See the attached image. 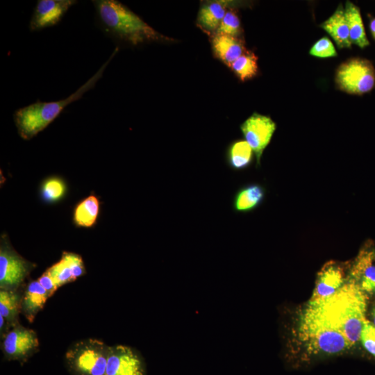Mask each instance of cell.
I'll use <instances>...</instances> for the list:
<instances>
[{
	"instance_id": "obj_1",
	"label": "cell",
	"mask_w": 375,
	"mask_h": 375,
	"mask_svg": "<svg viewBox=\"0 0 375 375\" xmlns=\"http://www.w3.org/2000/svg\"><path fill=\"white\" fill-rule=\"evenodd\" d=\"M297 334L306 354L310 357L335 355L350 349L319 301H309L301 311Z\"/></svg>"
},
{
	"instance_id": "obj_2",
	"label": "cell",
	"mask_w": 375,
	"mask_h": 375,
	"mask_svg": "<svg viewBox=\"0 0 375 375\" xmlns=\"http://www.w3.org/2000/svg\"><path fill=\"white\" fill-rule=\"evenodd\" d=\"M333 326L344 336L349 348L359 340L366 319L367 295L358 283L348 280L332 295L317 300Z\"/></svg>"
},
{
	"instance_id": "obj_3",
	"label": "cell",
	"mask_w": 375,
	"mask_h": 375,
	"mask_svg": "<svg viewBox=\"0 0 375 375\" xmlns=\"http://www.w3.org/2000/svg\"><path fill=\"white\" fill-rule=\"evenodd\" d=\"M92 2L99 24L106 34L112 38L132 45L169 40L120 1L93 0Z\"/></svg>"
},
{
	"instance_id": "obj_4",
	"label": "cell",
	"mask_w": 375,
	"mask_h": 375,
	"mask_svg": "<svg viewBox=\"0 0 375 375\" xmlns=\"http://www.w3.org/2000/svg\"><path fill=\"white\" fill-rule=\"evenodd\" d=\"M116 52L117 49L92 77L67 98L56 101H36L15 110L14 121L19 136L26 140L32 139L54 121L65 107L94 88Z\"/></svg>"
},
{
	"instance_id": "obj_5",
	"label": "cell",
	"mask_w": 375,
	"mask_h": 375,
	"mask_svg": "<svg viewBox=\"0 0 375 375\" xmlns=\"http://www.w3.org/2000/svg\"><path fill=\"white\" fill-rule=\"evenodd\" d=\"M109 346L97 339H85L72 344L65 362L72 375H105Z\"/></svg>"
},
{
	"instance_id": "obj_6",
	"label": "cell",
	"mask_w": 375,
	"mask_h": 375,
	"mask_svg": "<svg viewBox=\"0 0 375 375\" xmlns=\"http://www.w3.org/2000/svg\"><path fill=\"white\" fill-rule=\"evenodd\" d=\"M339 90L351 94L369 92L375 86V69L367 59L352 58L342 62L335 73Z\"/></svg>"
},
{
	"instance_id": "obj_7",
	"label": "cell",
	"mask_w": 375,
	"mask_h": 375,
	"mask_svg": "<svg viewBox=\"0 0 375 375\" xmlns=\"http://www.w3.org/2000/svg\"><path fill=\"white\" fill-rule=\"evenodd\" d=\"M36 267L20 256L3 234L0 246V290H19L25 279Z\"/></svg>"
},
{
	"instance_id": "obj_8",
	"label": "cell",
	"mask_w": 375,
	"mask_h": 375,
	"mask_svg": "<svg viewBox=\"0 0 375 375\" xmlns=\"http://www.w3.org/2000/svg\"><path fill=\"white\" fill-rule=\"evenodd\" d=\"M38 348L36 332L19 324L11 327L2 336L1 349L8 360L25 362Z\"/></svg>"
},
{
	"instance_id": "obj_9",
	"label": "cell",
	"mask_w": 375,
	"mask_h": 375,
	"mask_svg": "<svg viewBox=\"0 0 375 375\" xmlns=\"http://www.w3.org/2000/svg\"><path fill=\"white\" fill-rule=\"evenodd\" d=\"M276 128L275 122L269 117L257 112L253 113L240 125L245 140L256 156V167L260 165L262 153L269 144Z\"/></svg>"
},
{
	"instance_id": "obj_10",
	"label": "cell",
	"mask_w": 375,
	"mask_h": 375,
	"mask_svg": "<svg viewBox=\"0 0 375 375\" xmlns=\"http://www.w3.org/2000/svg\"><path fill=\"white\" fill-rule=\"evenodd\" d=\"M105 375H145L144 362L129 347H109Z\"/></svg>"
},
{
	"instance_id": "obj_11",
	"label": "cell",
	"mask_w": 375,
	"mask_h": 375,
	"mask_svg": "<svg viewBox=\"0 0 375 375\" xmlns=\"http://www.w3.org/2000/svg\"><path fill=\"white\" fill-rule=\"evenodd\" d=\"M75 0H38L29 22L31 31H38L58 24Z\"/></svg>"
},
{
	"instance_id": "obj_12",
	"label": "cell",
	"mask_w": 375,
	"mask_h": 375,
	"mask_svg": "<svg viewBox=\"0 0 375 375\" xmlns=\"http://www.w3.org/2000/svg\"><path fill=\"white\" fill-rule=\"evenodd\" d=\"M349 265L334 260L326 262L317 274L315 287L309 301L326 298L338 290L346 281V269Z\"/></svg>"
},
{
	"instance_id": "obj_13",
	"label": "cell",
	"mask_w": 375,
	"mask_h": 375,
	"mask_svg": "<svg viewBox=\"0 0 375 375\" xmlns=\"http://www.w3.org/2000/svg\"><path fill=\"white\" fill-rule=\"evenodd\" d=\"M46 272L58 288H60L84 275L86 270L80 255L63 251L60 260L49 267Z\"/></svg>"
},
{
	"instance_id": "obj_14",
	"label": "cell",
	"mask_w": 375,
	"mask_h": 375,
	"mask_svg": "<svg viewBox=\"0 0 375 375\" xmlns=\"http://www.w3.org/2000/svg\"><path fill=\"white\" fill-rule=\"evenodd\" d=\"M265 197V188L258 183L241 186L233 198L232 208L236 213H247L258 208Z\"/></svg>"
},
{
	"instance_id": "obj_15",
	"label": "cell",
	"mask_w": 375,
	"mask_h": 375,
	"mask_svg": "<svg viewBox=\"0 0 375 375\" xmlns=\"http://www.w3.org/2000/svg\"><path fill=\"white\" fill-rule=\"evenodd\" d=\"M48 292L38 280L30 281L22 292L21 312L32 323L49 298Z\"/></svg>"
},
{
	"instance_id": "obj_16",
	"label": "cell",
	"mask_w": 375,
	"mask_h": 375,
	"mask_svg": "<svg viewBox=\"0 0 375 375\" xmlns=\"http://www.w3.org/2000/svg\"><path fill=\"white\" fill-rule=\"evenodd\" d=\"M212 48L215 56L228 67L247 51L242 40L226 35L215 34L212 39Z\"/></svg>"
},
{
	"instance_id": "obj_17",
	"label": "cell",
	"mask_w": 375,
	"mask_h": 375,
	"mask_svg": "<svg viewBox=\"0 0 375 375\" xmlns=\"http://www.w3.org/2000/svg\"><path fill=\"white\" fill-rule=\"evenodd\" d=\"M320 26L331 36L340 49L351 48L352 44L349 38L344 8L342 4L338 6L333 14Z\"/></svg>"
},
{
	"instance_id": "obj_18",
	"label": "cell",
	"mask_w": 375,
	"mask_h": 375,
	"mask_svg": "<svg viewBox=\"0 0 375 375\" xmlns=\"http://www.w3.org/2000/svg\"><path fill=\"white\" fill-rule=\"evenodd\" d=\"M230 1H213L203 4L198 13L197 22L207 31H216L225 16L228 8H231Z\"/></svg>"
},
{
	"instance_id": "obj_19",
	"label": "cell",
	"mask_w": 375,
	"mask_h": 375,
	"mask_svg": "<svg viewBox=\"0 0 375 375\" xmlns=\"http://www.w3.org/2000/svg\"><path fill=\"white\" fill-rule=\"evenodd\" d=\"M22 291L0 290V316L6 324V331L19 324L18 318L21 312Z\"/></svg>"
},
{
	"instance_id": "obj_20",
	"label": "cell",
	"mask_w": 375,
	"mask_h": 375,
	"mask_svg": "<svg viewBox=\"0 0 375 375\" xmlns=\"http://www.w3.org/2000/svg\"><path fill=\"white\" fill-rule=\"evenodd\" d=\"M253 160V151L249 144L243 140L232 142L226 151V162L233 171L247 169Z\"/></svg>"
},
{
	"instance_id": "obj_21",
	"label": "cell",
	"mask_w": 375,
	"mask_h": 375,
	"mask_svg": "<svg viewBox=\"0 0 375 375\" xmlns=\"http://www.w3.org/2000/svg\"><path fill=\"white\" fill-rule=\"evenodd\" d=\"M344 12L351 44L362 49L367 47L369 42L365 31L359 8L352 2L347 1L345 4Z\"/></svg>"
},
{
	"instance_id": "obj_22",
	"label": "cell",
	"mask_w": 375,
	"mask_h": 375,
	"mask_svg": "<svg viewBox=\"0 0 375 375\" xmlns=\"http://www.w3.org/2000/svg\"><path fill=\"white\" fill-rule=\"evenodd\" d=\"M99 200L94 194H90L75 207L74 222L77 226L90 228L97 222L99 213Z\"/></svg>"
},
{
	"instance_id": "obj_23",
	"label": "cell",
	"mask_w": 375,
	"mask_h": 375,
	"mask_svg": "<svg viewBox=\"0 0 375 375\" xmlns=\"http://www.w3.org/2000/svg\"><path fill=\"white\" fill-rule=\"evenodd\" d=\"M258 57L253 52L246 51L236 59L229 67L242 81L251 79L258 73Z\"/></svg>"
},
{
	"instance_id": "obj_24",
	"label": "cell",
	"mask_w": 375,
	"mask_h": 375,
	"mask_svg": "<svg viewBox=\"0 0 375 375\" xmlns=\"http://www.w3.org/2000/svg\"><path fill=\"white\" fill-rule=\"evenodd\" d=\"M65 192V183L59 177L48 178L42 184L41 196L47 203H56L60 201Z\"/></svg>"
},
{
	"instance_id": "obj_25",
	"label": "cell",
	"mask_w": 375,
	"mask_h": 375,
	"mask_svg": "<svg viewBox=\"0 0 375 375\" xmlns=\"http://www.w3.org/2000/svg\"><path fill=\"white\" fill-rule=\"evenodd\" d=\"M216 35H226L233 37H238L241 33L240 22L236 12L229 9L219 26L217 28Z\"/></svg>"
},
{
	"instance_id": "obj_26",
	"label": "cell",
	"mask_w": 375,
	"mask_h": 375,
	"mask_svg": "<svg viewBox=\"0 0 375 375\" xmlns=\"http://www.w3.org/2000/svg\"><path fill=\"white\" fill-rule=\"evenodd\" d=\"M310 54L321 58H326L337 56V51L331 40L323 37L317 40L310 50Z\"/></svg>"
},
{
	"instance_id": "obj_27",
	"label": "cell",
	"mask_w": 375,
	"mask_h": 375,
	"mask_svg": "<svg viewBox=\"0 0 375 375\" xmlns=\"http://www.w3.org/2000/svg\"><path fill=\"white\" fill-rule=\"evenodd\" d=\"M360 340L365 349L375 358V326L367 319L363 323Z\"/></svg>"
},
{
	"instance_id": "obj_28",
	"label": "cell",
	"mask_w": 375,
	"mask_h": 375,
	"mask_svg": "<svg viewBox=\"0 0 375 375\" xmlns=\"http://www.w3.org/2000/svg\"><path fill=\"white\" fill-rule=\"evenodd\" d=\"M362 290L367 294H375V264L368 266L363 272L358 282Z\"/></svg>"
},
{
	"instance_id": "obj_29",
	"label": "cell",
	"mask_w": 375,
	"mask_h": 375,
	"mask_svg": "<svg viewBox=\"0 0 375 375\" xmlns=\"http://www.w3.org/2000/svg\"><path fill=\"white\" fill-rule=\"evenodd\" d=\"M40 285L51 297L58 288L50 275L45 271L38 279Z\"/></svg>"
},
{
	"instance_id": "obj_30",
	"label": "cell",
	"mask_w": 375,
	"mask_h": 375,
	"mask_svg": "<svg viewBox=\"0 0 375 375\" xmlns=\"http://www.w3.org/2000/svg\"><path fill=\"white\" fill-rule=\"evenodd\" d=\"M369 30L374 39L375 40V18L371 19L369 22Z\"/></svg>"
},
{
	"instance_id": "obj_31",
	"label": "cell",
	"mask_w": 375,
	"mask_h": 375,
	"mask_svg": "<svg viewBox=\"0 0 375 375\" xmlns=\"http://www.w3.org/2000/svg\"><path fill=\"white\" fill-rule=\"evenodd\" d=\"M372 324L375 326V306H374L372 310Z\"/></svg>"
}]
</instances>
